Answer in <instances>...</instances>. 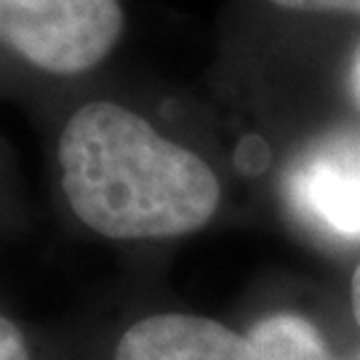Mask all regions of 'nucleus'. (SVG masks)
I'll list each match as a JSON object with an SVG mask.
<instances>
[{"label":"nucleus","instance_id":"nucleus-1","mask_svg":"<svg viewBox=\"0 0 360 360\" xmlns=\"http://www.w3.org/2000/svg\"><path fill=\"white\" fill-rule=\"evenodd\" d=\"M72 217L110 240H160L206 227L221 203L217 171L126 104L75 107L56 139Z\"/></svg>","mask_w":360,"mask_h":360},{"label":"nucleus","instance_id":"nucleus-2","mask_svg":"<svg viewBox=\"0 0 360 360\" xmlns=\"http://www.w3.org/2000/svg\"><path fill=\"white\" fill-rule=\"evenodd\" d=\"M120 0H0V51L46 77H77L112 53Z\"/></svg>","mask_w":360,"mask_h":360},{"label":"nucleus","instance_id":"nucleus-3","mask_svg":"<svg viewBox=\"0 0 360 360\" xmlns=\"http://www.w3.org/2000/svg\"><path fill=\"white\" fill-rule=\"evenodd\" d=\"M112 360H257L248 336L187 312H160L129 326Z\"/></svg>","mask_w":360,"mask_h":360},{"label":"nucleus","instance_id":"nucleus-4","mask_svg":"<svg viewBox=\"0 0 360 360\" xmlns=\"http://www.w3.org/2000/svg\"><path fill=\"white\" fill-rule=\"evenodd\" d=\"M291 198L321 227L360 240V147L328 144L312 153L291 176Z\"/></svg>","mask_w":360,"mask_h":360},{"label":"nucleus","instance_id":"nucleus-5","mask_svg":"<svg viewBox=\"0 0 360 360\" xmlns=\"http://www.w3.org/2000/svg\"><path fill=\"white\" fill-rule=\"evenodd\" d=\"M248 342L257 360H334L321 331L294 312H278L259 321Z\"/></svg>","mask_w":360,"mask_h":360},{"label":"nucleus","instance_id":"nucleus-6","mask_svg":"<svg viewBox=\"0 0 360 360\" xmlns=\"http://www.w3.org/2000/svg\"><path fill=\"white\" fill-rule=\"evenodd\" d=\"M238 166L245 174H262L270 166V144L262 136H245L243 142L238 144V155H235Z\"/></svg>","mask_w":360,"mask_h":360},{"label":"nucleus","instance_id":"nucleus-7","mask_svg":"<svg viewBox=\"0 0 360 360\" xmlns=\"http://www.w3.org/2000/svg\"><path fill=\"white\" fill-rule=\"evenodd\" d=\"M0 360H32L22 328L0 312Z\"/></svg>","mask_w":360,"mask_h":360},{"label":"nucleus","instance_id":"nucleus-8","mask_svg":"<svg viewBox=\"0 0 360 360\" xmlns=\"http://www.w3.org/2000/svg\"><path fill=\"white\" fill-rule=\"evenodd\" d=\"M272 6H281L288 11H342L360 13V0H270Z\"/></svg>","mask_w":360,"mask_h":360},{"label":"nucleus","instance_id":"nucleus-9","mask_svg":"<svg viewBox=\"0 0 360 360\" xmlns=\"http://www.w3.org/2000/svg\"><path fill=\"white\" fill-rule=\"evenodd\" d=\"M352 312H355V321L360 326V264L352 275Z\"/></svg>","mask_w":360,"mask_h":360},{"label":"nucleus","instance_id":"nucleus-10","mask_svg":"<svg viewBox=\"0 0 360 360\" xmlns=\"http://www.w3.org/2000/svg\"><path fill=\"white\" fill-rule=\"evenodd\" d=\"M352 94L360 104V49L355 53V62H352Z\"/></svg>","mask_w":360,"mask_h":360},{"label":"nucleus","instance_id":"nucleus-11","mask_svg":"<svg viewBox=\"0 0 360 360\" xmlns=\"http://www.w3.org/2000/svg\"><path fill=\"white\" fill-rule=\"evenodd\" d=\"M355 360H360V352H358V355H355Z\"/></svg>","mask_w":360,"mask_h":360}]
</instances>
